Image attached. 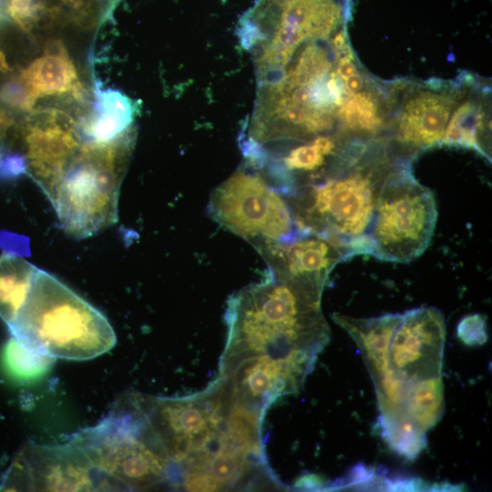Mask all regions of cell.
Wrapping results in <instances>:
<instances>
[{"instance_id":"1","label":"cell","mask_w":492,"mask_h":492,"mask_svg":"<svg viewBox=\"0 0 492 492\" xmlns=\"http://www.w3.org/2000/svg\"><path fill=\"white\" fill-rule=\"evenodd\" d=\"M322 292L270 272L241 290L228 305L223 360L268 355L312 367L329 337L321 310Z\"/></svg>"},{"instance_id":"2","label":"cell","mask_w":492,"mask_h":492,"mask_svg":"<svg viewBox=\"0 0 492 492\" xmlns=\"http://www.w3.org/2000/svg\"><path fill=\"white\" fill-rule=\"evenodd\" d=\"M8 329L26 346L55 359H93L117 343L113 327L100 311L40 269Z\"/></svg>"},{"instance_id":"3","label":"cell","mask_w":492,"mask_h":492,"mask_svg":"<svg viewBox=\"0 0 492 492\" xmlns=\"http://www.w3.org/2000/svg\"><path fill=\"white\" fill-rule=\"evenodd\" d=\"M69 440L114 487L147 488L173 481V466L135 395Z\"/></svg>"},{"instance_id":"4","label":"cell","mask_w":492,"mask_h":492,"mask_svg":"<svg viewBox=\"0 0 492 492\" xmlns=\"http://www.w3.org/2000/svg\"><path fill=\"white\" fill-rule=\"evenodd\" d=\"M392 172L357 167L302 185L285 199L299 229L316 232L361 254L384 184Z\"/></svg>"},{"instance_id":"5","label":"cell","mask_w":492,"mask_h":492,"mask_svg":"<svg viewBox=\"0 0 492 492\" xmlns=\"http://www.w3.org/2000/svg\"><path fill=\"white\" fill-rule=\"evenodd\" d=\"M132 142L128 132L109 143L82 146L48 199L65 231L87 238L118 220L119 187Z\"/></svg>"},{"instance_id":"6","label":"cell","mask_w":492,"mask_h":492,"mask_svg":"<svg viewBox=\"0 0 492 492\" xmlns=\"http://www.w3.org/2000/svg\"><path fill=\"white\" fill-rule=\"evenodd\" d=\"M437 220L432 191L406 170L392 172L383 186L361 253L406 263L428 247Z\"/></svg>"},{"instance_id":"7","label":"cell","mask_w":492,"mask_h":492,"mask_svg":"<svg viewBox=\"0 0 492 492\" xmlns=\"http://www.w3.org/2000/svg\"><path fill=\"white\" fill-rule=\"evenodd\" d=\"M241 169L210 197V215L257 251L283 241L298 227L280 190L258 169Z\"/></svg>"},{"instance_id":"8","label":"cell","mask_w":492,"mask_h":492,"mask_svg":"<svg viewBox=\"0 0 492 492\" xmlns=\"http://www.w3.org/2000/svg\"><path fill=\"white\" fill-rule=\"evenodd\" d=\"M112 487L69 439L56 446L27 444L0 483L5 490L90 491Z\"/></svg>"},{"instance_id":"9","label":"cell","mask_w":492,"mask_h":492,"mask_svg":"<svg viewBox=\"0 0 492 492\" xmlns=\"http://www.w3.org/2000/svg\"><path fill=\"white\" fill-rule=\"evenodd\" d=\"M445 333L443 314L434 307L402 314L390 342L385 370L400 379L405 388L412 382L441 376Z\"/></svg>"},{"instance_id":"10","label":"cell","mask_w":492,"mask_h":492,"mask_svg":"<svg viewBox=\"0 0 492 492\" xmlns=\"http://www.w3.org/2000/svg\"><path fill=\"white\" fill-rule=\"evenodd\" d=\"M258 251L268 265V272L274 277L320 290L334 266L354 256L345 244L302 229Z\"/></svg>"},{"instance_id":"11","label":"cell","mask_w":492,"mask_h":492,"mask_svg":"<svg viewBox=\"0 0 492 492\" xmlns=\"http://www.w3.org/2000/svg\"><path fill=\"white\" fill-rule=\"evenodd\" d=\"M23 147L26 174L48 199L82 148L77 135L56 124L29 127Z\"/></svg>"},{"instance_id":"12","label":"cell","mask_w":492,"mask_h":492,"mask_svg":"<svg viewBox=\"0 0 492 492\" xmlns=\"http://www.w3.org/2000/svg\"><path fill=\"white\" fill-rule=\"evenodd\" d=\"M449 115L447 99L423 93L406 104L400 119L398 139L413 148L437 143L444 136Z\"/></svg>"},{"instance_id":"13","label":"cell","mask_w":492,"mask_h":492,"mask_svg":"<svg viewBox=\"0 0 492 492\" xmlns=\"http://www.w3.org/2000/svg\"><path fill=\"white\" fill-rule=\"evenodd\" d=\"M333 317L356 342L372 378L383 373L388 365L390 342L402 314L361 319L335 313Z\"/></svg>"},{"instance_id":"14","label":"cell","mask_w":492,"mask_h":492,"mask_svg":"<svg viewBox=\"0 0 492 492\" xmlns=\"http://www.w3.org/2000/svg\"><path fill=\"white\" fill-rule=\"evenodd\" d=\"M95 113L84 126V137L88 142L106 144L128 132L135 118L136 106L122 92L108 88L97 93Z\"/></svg>"},{"instance_id":"15","label":"cell","mask_w":492,"mask_h":492,"mask_svg":"<svg viewBox=\"0 0 492 492\" xmlns=\"http://www.w3.org/2000/svg\"><path fill=\"white\" fill-rule=\"evenodd\" d=\"M38 268L17 253L0 255V318L9 326L32 288Z\"/></svg>"},{"instance_id":"16","label":"cell","mask_w":492,"mask_h":492,"mask_svg":"<svg viewBox=\"0 0 492 492\" xmlns=\"http://www.w3.org/2000/svg\"><path fill=\"white\" fill-rule=\"evenodd\" d=\"M24 83L33 101L39 97L58 96L68 92L77 75L67 55L54 51L36 59L24 72Z\"/></svg>"},{"instance_id":"17","label":"cell","mask_w":492,"mask_h":492,"mask_svg":"<svg viewBox=\"0 0 492 492\" xmlns=\"http://www.w3.org/2000/svg\"><path fill=\"white\" fill-rule=\"evenodd\" d=\"M403 405L405 412L425 431L435 425L444 410V385L441 376L406 384Z\"/></svg>"},{"instance_id":"18","label":"cell","mask_w":492,"mask_h":492,"mask_svg":"<svg viewBox=\"0 0 492 492\" xmlns=\"http://www.w3.org/2000/svg\"><path fill=\"white\" fill-rule=\"evenodd\" d=\"M55 360L30 349L12 335L4 346V367L17 380L33 381L41 378L49 372Z\"/></svg>"},{"instance_id":"19","label":"cell","mask_w":492,"mask_h":492,"mask_svg":"<svg viewBox=\"0 0 492 492\" xmlns=\"http://www.w3.org/2000/svg\"><path fill=\"white\" fill-rule=\"evenodd\" d=\"M379 420L383 436L396 453L413 459L423 450L425 431L410 415L379 417Z\"/></svg>"},{"instance_id":"20","label":"cell","mask_w":492,"mask_h":492,"mask_svg":"<svg viewBox=\"0 0 492 492\" xmlns=\"http://www.w3.org/2000/svg\"><path fill=\"white\" fill-rule=\"evenodd\" d=\"M482 122L480 110L473 103L466 102L455 111L446 128L441 142L471 148L484 153L478 139V131L482 128Z\"/></svg>"},{"instance_id":"21","label":"cell","mask_w":492,"mask_h":492,"mask_svg":"<svg viewBox=\"0 0 492 492\" xmlns=\"http://www.w3.org/2000/svg\"><path fill=\"white\" fill-rule=\"evenodd\" d=\"M340 114L345 124L354 130L374 132L381 126L376 106L365 94L354 95L342 105Z\"/></svg>"},{"instance_id":"22","label":"cell","mask_w":492,"mask_h":492,"mask_svg":"<svg viewBox=\"0 0 492 492\" xmlns=\"http://www.w3.org/2000/svg\"><path fill=\"white\" fill-rule=\"evenodd\" d=\"M457 335L467 345H480L487 339L486 323L478 314L464 318L458 324Z\"/></svg>"},{"instance_id":"23","label":"cell","mask_w":492,"mask_h":492,"mask_svg":"<svg viewBox=\"0 0 492 492\" xmlns=\"http://www.w3.org/2000/svg\"><path fill=\"white\" fill-rule=\"evenodd\" d=\"M11 17L24 29H30L37 19L39 5L34 0H9Z\"/></svg>"},{"instance_id":"24","label":"cell","mask_w":492,"mask_h":492,"mask_svg":"<svg viewBox=\"0 0 492 492\" xmlns=\"http://www.w3.org/2000/svg\"><path fill=\"white\" fill-rule=\"evenodd\" d=\"M1 98L5 103L19 108H27L33 104L30 92L25 83L9 81L0 92Z\"/></svg>"},{"instance_id":"25","label":"cell","mask_w":492,"mask_h":492,"mask_svg":"<svg viewBox=\"0 0 492 492\" xmlns=\"http://www.w3.org/2000/svg\"><path fill=\"white\" fill-rule=\"evenodd\" d=\"M337 74L345 79L356 74V68L351 60H341L338 63Z\"/></svg>"},{"instance_id":"26","label":"cell","mask_w":492,"mask_h":492,"mask_svg":"<svg viewBox=\"0 0 492 492\" xmlns=\"http://www.w3.org/2000/svg\"><path fill=\"white\" fill-rule=\"evenodd\" d=\"M364 85V80L362 77L358 74H354L344 79V86L348 91L351 93L359 92Z\"/></svg>"},{"instance_id":"27","label":"cell","mask_w":492,"mask_h":492,"mask_svg":"<svg viewBox=\"0 0 492 492\" xmlns=\"http://www.w3.org/2000/svg\"><path fill=\"white\" fill-rule=\"evenodd\" d=\"M7 70H8V66H7L5 55L0 49V71L5 72Z\"/></svg>"}]
</instances>
